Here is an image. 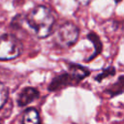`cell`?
I'll use <instances>...</instances> for the list:
<instances>
[{
	"label": "cell",
	"instance_id": "obj_1",
	"mask_svg": "<svg viewBox=\"0 0 124 124\" xmlns=\"http://www.w3.org/2000/svg\"><path fill=\"white\" fill-rule=\"evenodd\" d=\"M27 24L34 30L36 36L40 39L48 37L55 23L53 12L45 5H37L31 9L25 16Z\"/></svg>",
	"mask_w": 124,
	"mask_h": 124
},
{
	"label": "cell",
	"instance_id": "obj_2",
	"mask_svg": "<svg viewBox=\"0 0 124 124\" xmlns=\"http://www.w3.org/2000/svg\"><path fill=\"white\" fill-rule=\"evenodd\" d=\"M78 35V27L72 21H66L58 28L55 42L61 47H71L77 43Z\"/></svg>",
	"mask_w": 124,
	"mask_h": 124
},
{
	"label": "cell",
	"instance_id": "obj_3",
	"mask_svg": "<svg viewBox=\"0 0 124 124\" xmlns=\"http://www.w3.org/2000/svg\"><path fill=\"white\" fill-rule=\"evenodd\" d=\"M21 45L19 41L11 34L0 36V60H12L19 56Z\"/></svg>",
	"mask_w": 124,
	"mask_h": 124
},
{
	"label": "cell",
	"instance_id": "obj_4",
	"mask_svg": "<svg viewBox=\"0 0 124 124\" xmlns=\"http://www.w3.org/2000/svg\"><path fill=\"white\" fill-rule=\"evenodd\" d=\"M78 82V81H77L69 73H64V74H61V75L55 77L52 79V81L49 84L48 89L50 91H54V90H58L62 87H65L68 85L76 84Z\"/></svg>",
	"mask_w": 124,
	"mask_h": 124
},
{
	"label": "cell",
	"instance_id": "obj_5",
	"mask_svg": "<svg viewBox=\"0 0 124 124\" xmlns=\"http://www.w3.org/2000/svg\"><path fill=\"white\" fill-rule=\"evenodd\" d=\"M39 97V92L33 87H25L17 97V104L20 107L26 106Z\"/></svg>",
	"mask_w": 124,
	"mask_h": 124
},
{
	"label": "cell",
	"instance_id": "obj_6",
	"mask_svg": "<svg viewBox=\"0 0 124 124\" xmlns=\"http://www.w3.org/2000/svg\"><path fill=\"white\" fill-rule=\"evenodd\" d=\"M69 68V74L77 80V81H80L82 80L84 78L88 77L90 72L87 68L78 65V64H74V63H70L68 65Z\"/></svg>",
	"mask_w": 124,
	"mask_h": 124
},
{
	"label": "cell",
	"instance_id": "obj_7",
	"mask_svg": "<svg viewBox=\"0 0 124 124\" xmlns=\"http://www.w3.org/2000/svg\"><path fill=\"white\" fill-rule=\"evenodd\" d=\"M22 124H41L39 112L34 108H28L22 114Z\"/></svg>",
	"mask_w": 124,
	"mask_h": 124
},
{
	"label": "cell",
	"instance_id": "obj_8",
	"mask_svg": "<svg viewBox=\"0 0 124 124\" xmlns=\"http://www.w3.org/2000/svg\"><path fill=\"white\" fill-rule=\"evenodd\" d=\"M87 39L92 43V45L94 46V52L93 54L88 57L86 59V61H90L92 60L93 58H95L98 54H100L102 52V49H103V45H102V42L99 38V36L95 33V32H89L88 35H87Z\"/></svg>",
	"mask_w": 124,
	"mask_h": 124
},
{
	"label": "cell",
	"instance_id": "obj_9",
	"mask_svg": "<svg viewBox=\"0 0 124 124\" xmlns=\"http://www.w3.org/2000/svg\"><path fill=\"white\" fill-rule=\"evenodd\" d=\"M123 76L121 75L118 78V80L113 83L109 88H108L106 90V93H108L110 97L111 96H115V95H118V94H121L123 92Z\"/></svg>",
	"mask_w": 124,
	"mask_h": 124
},
{
	"label": "cell",
	"instance_id": "obj_10",
	"mask_svg": "<svg viewBox=\"0 0 124 124\" xmlns=\"http://www.w3.org/2000/svg\"><path fill=\"white\" fill-rule=\"evenodd\" d=\"M114 74H115V69H114L113 67H108V68H106L101 74L97 75L96 78H95V79H96L97 81H102V80L105 79L106 78L114 76Z\"/></svg>",
	"mask_w": 124,
	"mask_h": 124
},
{
	"label": "cell",
	"instance_id": "obj_11",
	"mask_svg": "<svg viewBox=\"0 0 124 124\" xmlns=\"http://www.w3.org/2000/svg\"><path fill=\"white\" fill-rule=\"evenodd\" d=\"M8 95H9L8 88L2 82H0V108L6 103V101L8 99Z\"/></svg>",
	"mask_w": 124,
	"mask_h": 124
},
{
	"label": "cell",
	"instance_id": "obj_12",
	"mask_svg": "<svg viewBox=\"0 0 124 124\" xmlns=\"http://www.w3.org/2000/svg\"><path fill=\"white\" fill-rule=\"evenodd\" d=\"M79 5H82V6H87L90 2H91V0H76Z\"/></svg>",
	"mask_w": 124,
	"mask_h": 124
},
{
	"label": "cell",
	"instance_id": "obj_13",
	"mask_svg": "<svg viewBox=\"0 0 124 124\" xmlns=\"http://www.w3.org/2000/svg\"><path fill=\"white\" fill-rule=\"evenodd\" d=\"M120 1H122V0H114L115 3H118V2H120Z\"/></svg>",
	"mask_w": 124,
	"mask_h": 124
}]
</instances>
